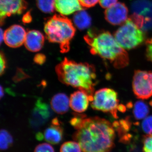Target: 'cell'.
<instances>
[{
	"label": "cell",
	"mask_w": 152,
	"mask_h": 152,
	"mask_svg": "<svg viewBox=\"0 0 152 152\" xmlns=\"http://www.w3.org/2000/svg\"><path fill=\"white\" fill-rule=\"evenodd\" d=\"M73 127L77 131L73 139L83 152H107L115 145V128L107 120L98 117L87 118L81 114Z\"/></svg>",
	"instance_id": "1"
},
{
	"label": "cell",
	"mask_w": 152,
	"mask_h": 152,
	"mask_svg": "<svg viewBox=\"0 0 152 152\" xmlns=\"http://www.w3.org/2000/svg\"><path fill=\"white\" fill-rule=\"evenodd\" d=\"M84 39L92 54L107 60L115 68L121 69L129 65L128 53L109 31L91 29L85 36Z\"/></svg>",
	"instance_id": "2"
},
{
	"label": "cell",
	"mask_w": 152,
	"mask_h": 152,
	"mask_svg": "<svg viewBox=\"0 0 152 152\" xmlns=\"http://www.w3.org/2000/svg\"><path fill=\"white\" fill-rule=\"evenodd\" d=\"M56 71L58 79L62 83L94 96L97 81L96 69L93 65L76 62L65 58L57 65Z\"/></svg>",
	"instance_id": "3"
},
{
	"label": "cell",
	"mask_w": 152,
	"mask_h": 152,
	"mask_svg": "<svg viewBox=\"0 0 152 152\" xmlns=\"http://www.w3.org/2000/svg\"><path fill=\"white\" fill-rule=\"evenodd\" d=\"M44 30L50 42L59 44L61 53L69 50L71 41L76 32L75 28L69 19L62 15H55L45 24Z\"/></svg>",
	"instance_id": "4"
},
{
	"label": "cell",
	"mask_w": 152,
	"mask_h": 152,
	"mask_svg": "<svg viewBox=\"0 0 152 152\" xmlns=\"http://www.w3.org/2000/svg\"><path fill=\"white\" fill-rule=\"evenodd\" d=\"M118 94L109 88H104L95 93L91 103L92 108L96 110L111 114L115 118L118 117V111L124 112V106L119 104Z\"/></svg>",
	"instance_id": "5"
},
{
	"label": "cell",
	"mask_w": 152,
	"mask_h": 152,
	"mask_svg": "<svg viewBox=\"0 0 152 152\" xmlns=\"http://www.w3.org/2000/svg\"><path fill=\"white\" fill-rule=\"evenodd\" d=\"M114 37L122 48L128 50L137 48L145 40L144 32L131 18L116 31Z\"/></svg>",
	"instance_id": "6"
},
{
	"label": "cell",
	"mask_w": 152,
	"mask_h": 152,
	"mask_svg": "<svg viewBox=\"0 0 152 152\" xmlns=\"http://www.w3.org/2000/svg\"><path fill=\"white\" fill-rule=\"evenodd\" d=\"M133 92L141 99H148L152 97V72L136 71L133 76Z\"/></svg>",
	"instance_id": "7"
},
{
	"label": "cell",
	"mask_w": 152,
	"mask_h": 152,
	"mask_svg": "<svg viewBox=\"0 0 152 152\" xmlns=\"http://www.w3.org/2000/svg\"><path fill=\"white\" fill-rule=\"evenodd\" d=\"M27 7V4L26 0H0L1 24L7 17L21 14Z\"/></svg>",
	"instance_id": "8"
},
{
	"label": "cell",
	"mask_w": 152,
	"mask_h": 152,
	"mask_svg": "<svg viewBox=\"0 0 152 152\" xmlns=\"http://www.w3.org/2000/svg\"><path fill=\"white\" fill-rule=\"evenodd\" d=\"M104 15L106 20L111 24L122 25L128 20V9L124 3H117L106 9Z\"/></svg>",
	"instance_id": "9"
},
{
	"label": "cell",
	"mask_w": 152,
	"mask_h": 152,
	"mask_svg": "<svg viewBox=\"0 0 152 152\" xmlns=\"http://www.w3.org/2000/svg\"><path fill=\"white\" fill-rule=\"evenodd\" d=\"M26 33L22 26L13 25L4 32V41L10 48H19L24 43Z\"/></svg>",
	"instance_id": "10"
},
{
	"label": "cell",
	"mask_w": 152,
	"mask_h": 152,
	"mask_svg": "<svg viewBox=\"0 0 152 152\" xmlns=\"http://www.w3.org/2000/svg\"><path fill=\"white\" fill-rule=\"evenodd\" d=\"M51 115L49 106L41 99L36 102L32 112L30 119L31 125L34 127L40 126L46 122Z\"/></svg>",
	"instance_id": "11"
},
{
	"label": "cell",
	"mask_w": 152,
	"mask_h": 152,
	"mask_svg": "<svg viewBox=\"0 0 152 152\" xmlns=\"http://www.w3.org/2000/svg\"><path fill=\"white\" fill-rule=\"evenodd\" d=\"M94 96H91L84 91H76L71 95L70 107L76 113H83L88 108L89 103L92 102Z\"/></svg>",
	"instance_id": "12"
},
{
	"label": "cell",
	"mask_w": 152,
	"mask_h": 152,
	"mask_svg": "<svg viewBox=\"0 0 152 152\" xmlns=\"http://www.w3.org/2000/svg\"><path fill=\"white\" fill-rule=\"evenodd\" d=\"M64 129L58 118L52 120L51 124L47 128L43 134L44 139L49 143L57 145L62 140Z\"/></svg>",
	"instance_id": "13"
},
{
	"label": "cell",
	"mask_w": 152,
	"mask_h": 152,
	"mask_svg": "<svg viewBox=\"0 0 152 152\" xmlns=\"http://www.w3.org/2000/svg\"><path fill=\"white\" fill-rule=\"evenodd\" d=\"M45 42V37L37 30H30L26 33L25 46L28 50L37 52L42 48Z\"/></svg>",
	"instance_id": "14"
},
{
	"label": "cell",
	"mask_w": 152,
	"mask_h": 152,
	"mask_svg": "<svg viewBox=\"0 0 152 152\" xmlns=\"http://www.w3.org/2000/svg\"><path fill=\"white\" fill-rule=\"evenodd\" d=\"M55 8L64 16L69 15L83 10L79 0H55Z\"/></svg>",
	"instance_id": "15"
},
{
	"label": "cell",
	"mask_w": 152,
	"mask_h": 152,
	"mask_svg": "<svg viewBox=\"0 0 152 152\" xmlns=\"http://www.w3.org/2000/svg\"><path fill=\"white\" fill-rule=\"evenodd\" d=\"M50 104L54 111L57 114L62 115L69 110L70 100L66 94L58 93L52 98Z\"/></svg>",
	"instance_id": "16"
},
{
	"label": "cell",
	"mask_w": 152,
	"mask_h": 152,
	"mask_svg": "<svg viewBox=\"0 0 152 152\" xmlns=\"http://www.w3.org/2000/svg\"><path fill=\"white\" fill-rule=\"evenodd\" d=\"M74 24L80 30H83L90 27L91 18L86 11L82 10L76 12L73 18Z\"/></svg>",
	"instance_id": "17"
},
{
	"label": "cell",
	"mask_w": 152,
	"mask_h": 152,
	"mask_svg": "<svg viewBox=\"0 0 152 152\" xmlns=\"http://www.w3.org/2000/svg\"><path fill=\"white\" fill-rule=\"evenodd\" d=\"M149 112L148 106L143 101H137L134 104L133 114L136 119L140 120L145 118Z\"/></svg>",
	"instance_id": "18"
},
{
	"label": "cell",
	"mask_w": 152,
	"mask_h": 152,
	"mask_svg": "<svg viewBox=\"0 0 152 152\" xmlns=\"http://www.w3.org/2000/svg\"><path fill=\"white\" fill-rule=\"evenodd\" d=\"M13 143L12 135L5 129L1 130L0 134V148L1 151L8 149Z\"/></svg>",
	"instance_id": "19"
},
{
	"label": "cell",
	"mask_w": 152,
	"mask_h": 152,
	"mask_svg": "<svg viewBox=\"0 0 152 152\" xmlns=\"http://www.w3.org/2000/svg\"><path fill=\"white\" fill-rule=\"evenodd\" d=\"M55 0H37L38 8L44 13H52L55 8Z\"/></svg>",
	"instance_id": "20"
},
{
	"label": "cell",
	"mask_w": 152,
	"mask_h": 152,
	"mask_svg": "<svg viewBox=\"0 0 152 152\" xmlns=\"http://www.w3.org/2000/svg\"><path fill=\"white\" fill-rule=\"evenodd\" d=\"M81 150L80 146L77 142L68 141L62 145L60 152H81Z\"/></svg>",
	"instance_id": "21"
},
{
	"label": "cell",
	"mask_w": 152,
	"mask_h": 152,
	"mask_svg": "<svg viewBox=\"0 0 152 152\" xmlns=\"http://www.w3.org/2000/svg\"><path fill=\"white\" fill-rule=\"evenodd\" d=\"M142 129L147 135H152V115L147 116L142 121Z\"/></svg>",
	"instance_id": "22"
},
{
	"label": "cell",
	"mask_w": 152,
	"mask_h": 152,
	"mask_svg": "<svg viewBox=\"0 0 152 152\" xmlns=\"http://www.w3.org/2000/svg\"><path fill=\"white\" fill-rule=\"evenodd\" d=\"M144 152H152V135L144 136L142 139Z\"/></svg>",
	"instance_id": "23"
},
{
	"label": "cell",
	"mask_w": 152,
	"mask_h": 152,
	"mask_svg": "<svg viewBox=\"0 0 152 152\" xmlns=\"http://www.w3.org/2000/svg\"><path fill=\"white\" fill-rule=\"evenodd\" d=\"M34 152H55L53 148L50 144L43 143L38 145Z\"/></svg>",
	"instance_id": "24"
},
{
	"label": "cell",
	"mask_w": 152,
	"mask_h": 152,
	"mask_svg": "<svg viewBox=\"0 0 152 152\" xmlns=\"http://www.w3.org/2000/svg\"><path fill=\"white\" fill-rule=\"evenodd\" d=\"M83 7L89 8L92 7L99 2V0H79Z\"/></svg>",
	"instance_id": "25"
},
{
	"label": "cell",
	"mask_w": 152,
	"mask_h": 152,
	"mask_svg": "<svg viewBox=\"0 0 152 152\" xmlns=\"http://www.w3.org/2000/svg\"><path fill=\"white\" fill-rule=\"evenodd\" d=\"M146 56L147 59L152 63V38L146 41Z\"/></svg>",
	"instance_id": "26"
},
{
	"label": "cell",
	"mask_w": 152,
	"mask_h": 152,
	"mask_svg": "<svg viewBox=\"0 0 152 152\" xmlns=\"http://www.w3.org/2000/svg\"><path fill=\"white\" fill-rule=\"evenodd\" d=\"M118 0H99L101 7L107 9L116 4Z\"/></svg>",
	"instance_id": "27"
},
{
	"label": "cell",
	"mask_w": 152,
	"mask_h": 152,
	"mask_svg": "<svg viewBox=\"0 0 152 152\" xmlns=\"http://www.w3.org/2000/svg\"><path fill=\"white\" fill-rule=\"evenodd\" d=\"M7 60L5 55L2 51L1 52V69L0 74L1 75H2L4 73L6 68H7Z\"/></svg>",
	"instance_id": "28"
},
{
	"label": "cell",
	"mask_w": 152,
	"mask_h": 152,
	"mask_svg": "<svg viewBox=\"0 0 152 152\" xmlns=\"http://www.w3.org/2000/svg\"><path fill=\"white\" fill-rule=\"evenodd\" d=\"M34 62L39 65L43 64L46 60V57L43 54H37L34 57Z\"/></svg>",
	"instance_id": "29"
},
{
	"label": "cell",
	"mask_w": 152,
	"mask_h": 152,
	"mask_svg": "<svg viewBox=\"0 0 152 152\" xmlns=\"http://www.w3.org/2000/svg\"><path fill=\"white\" fill-rule=\"evenodd\" d=\"M31 20V17L29 14H26L23 18V21L24 23H29Z\"/></svg>",
	"instance_id": "30"
},
{
	"label": "cell",
	"mask_w": 152,
	"mask_h": 152,
	"mask_svg": "<svg viewBox=\"0 0 152 152\" xmlns=\"http://www.w3.org/2000/svg\"><path fill=\"white\" fill-rule=\"evenodd\" d=\"M4 39V33L3 32L2 30L1 31V43L3 40Z\"/></svg>",
	"instance_id": "31"
},
{
	"label": "cell",
	"mask_w": 152,
	"mask_h": 152,
	"mask_svg": "<svg viewBox=\"0 0 152 152\" xmlns=\"http://www.w3.org/2000/svg\"><path fill=\"white\" fill-rule=\"evenodd\" d=\"M4 96V91L3 89V87L2 86H1V99Z\"/></svg>",
	"instance_id": "32"
},
{
	"label": "cell",
	"mask_w": 152,
	"mask_h": 152,
	"mask_svg": "<svg viewBox=\"0 0 152 152\" xmlns=\"http://www.w3.org/2000/svg\"><path fill=\"white\" fill-rule=\"evenodd\" d=\"M150 104L152 108V100L151 101V102H150Z\"/></svg>",
	"instance_id": "33"
}]
</instances>
